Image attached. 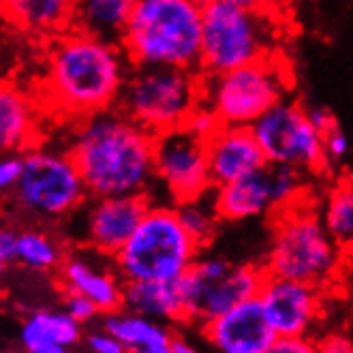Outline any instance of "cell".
<instances>
[{
    "label": "cell",
    "instance_id": "34",
    "mask_svg": "<svg viewBox=\"0 0 353 353\" xmlns=\"http://www.w3.org/2000/svg\"><path fill=\"white\" fill-rule=\"evenodd\" d=\"M17 240H19V232L15 227H5L0 232V263H3L5 270L17 263Z\"/></svg>",
    "mask_w": 353,
    "mask_h": 353
},
{
    "label": "cell",
    "instance_id": "37",
    "mask_svg": "<svg viewBox=\"0 0 353 353\" xmlns=\"http://www.w3.org/2000/svg\"><path fill=\"white\" fill-rule=\"evenodd\" d=\"M203 3H221V5H232L242 9H268L270 0H203Z\"/></svg>",
    "mask_w": 353,
    "mask_h": 353
},
{
    "label": "cell",
    "instance_id": "29",
    "mask_svg": "<svg viewBox=\"0 0 353 353\" xmlns=\"http://www.w3.org/2000/svg\"><path fill=\"white\" fill-rule=\"evenodd\" d=\"M62 294H65V298H62V308H65L67 313L81 325L90 323L92 319H97L101 315V308L90 298L81 296V294H73V292H62Z\"/></svg>",
    "mask_w": 353,
    "mask_h": 353
},
{
    "label": "cell",
    "instance_id": "26",
    "mask_svg": "<svg viewBox=\"0 0 353 353\" xmlns=\"http://www.w3.org/2000/svg\"><path fill=\"white\" fill-rule=\"evenodd\" d=\"M321 219L339 244H353V182L341 180L330 189Z\"/></svg>",
    "mask_w": 353,
    "mask_h": 353
},
{
    "label": "cell",
    "instance_id": "35",
    "mask_svg": "<svg viewBox=\"0 0 353 353\" xmlns=\"http://www.w3.org/2000/svg\"><path fill=\"white\" fill-rule=\"evenodd\" d=\"M319 353H353V343L341 334L325 336L323 341L317 343Z\"/></svg>",
    "mask_w": 353,
    "mask_h": 353
},
{
    "label": "cell",
    "instance_id": "3",
    "mask_svg": "<svg viewBox=\"0 0 353 353\" xmlns=\"http://www.w3.org/2000/svg\"><path fill=\"white\" fill-rule=\"evenodd\" d=\"M203 0H133L120 46L133 67L199 71Z\"/></svg>",
    "mask_w": 353,
    "mask_h": 353
},
{
    "label": "cell",
    "instance_id": "39",
    "mask_svg": "<svg viewBox=\"0 0 353 353\" xmlns=\"http://www.w3.org/2000/svg\"><path fill=\"white\" fill-rule=\"evenodd\" d=\"M3 353H17V351H3Z\"/></svg>",
    "mask_w": 353,
    "mask_h": 353
},
{
    "label": "cell",
    "instance_id": "32",
    "mask_svg": "<svg viewBox=\"0 0 353 353\" xmlns=\"http://www.w3.org/2000/svg\"><path fill=\"white\" fill-rule=\"evenodd\" d=\"M323 143H325V159H327V165L332 163H341L347 152H349V139L347 135L343 133V129L336 127L330 129L325 135H323Z\"/></svg>",
    "mask_w": 353,
    "mask_h": 353
},
{
    "label": "cell",
    "instance_id": "21",
    "mask_svg": "<svg viewBox=\"0 0 353 353\" xmlns=\"http://www.w3.org/2000/svg\"><path fill=\"white\" fill-rule=\"evenodd\" d=\"M77 0H3L7 24L26 37L54 39L75 24Z\"/></svg>",
    "mask_w": 353,
    "mask_h": 353
},
{
    "label": "cell",
    "instance_id": "7",
    "mask_svg": "<svg viewBox=\"0 0 353 353\" xmlns=\"http://www.w3.org/2000/svg\"><path fill=\"white\" fill-rule=\"evenodd\" d=\"M268 15V9L205 3L199 71L221 75L274 56V28Z\"/></svg>",
    "mask_w": 353,
    "mask_h": 353
},
{
    "label": "cell",
    "instance_id": "5",
    "mask_svg": "<svg viewBox=\"0 0 353 353\" xmlns=\"http://www.w3.org/2000/svg\"><path fill=\"white\" fill-rule=\"evenodd\" d=\"M201 246L180 223L176 205H150L135 234L114 257L122 283L180 281L199 259Z\"/></svg>",
    "mask_w": 353,
    "mask_h": 353
},
{
    "label": "cell",
    "instance_id": "24",
    "mask_svg": "<svg viewBox=\"0 0 353 353\" xmlns=\"http://www.w3.org/2000/svg\"><path fill=\"white\" fill-rule=\"evenodd\" d=\"M131 11L133 0H77L73 26L120 43Z\"/></svg>",
    "mask_w": 353,
    "mask_h": 353
},
{
    "label": "cell",
    "instance_id": "14",
    "mask_svg": "<svg viewBox=\"0 0 353 353\" xmlns=\"http://www.w3.org/2000/svg\"><path fill=\"white\" fill-rule=\"evenodd\" d=\"M259 300L279 336H308L319 310V285L268 274Z\"/></svg>",
    "mask_w": 353,
    "mask_h": 353
},
{
    "label": "cell",
    "instance_id": "6",
    "mask_svg": "<svg viewBox=\"0 0 353 353\" xmlns=\"http://www.w3.org/2000/svg\"><path fill=\"white\" fill-rule=\"evenodd\" d=\"M201 103V71L180 67H133L116 108L159 137L182 129Z\"/></svg>",
    "mask_w": 353,
    "mask_h": 353
},
{
    "label": "cell",
    "instance_id": "8",
    "mask_svg": "<svg viewBox=\"0 0 353 353\" xmlns=\"http://www.w3.org/2000/svg\"><path fill=\"white\" fill-rule=\"evenodd\" d=\"M90 197L73 157L65 148L34 146L24 152V174L9 193V201L34 219L58 221L79 208Z\"/></svg>",
    "mask_w": 353,
    "mask_h": 353
},
{
    "label": "cell",
    "instance_id": "16",
    "mask_svg": "<svg viewBox=\"0 0 353 353\" xmlns=\"http://www.w3.org/2000/svg\"><path fill=\"white\" fill-rule=\"evenodd\" d=\"M205 148L214 186L238 180L268 163L251 127L221 124L219 131L205 139Z\"/></svg>",
    "mask_w": 353,
    "mask_h": 353
},
{
    "label": "cell",
    "instance_id": "27",
    "mask_svg": "<svg viewBox=\"0 0 353 353\" xmlns=\"http://www.w3.org/2000/svg\"><path fill=\"white\" fill-rule=\"evenodd\" d=\"M180 223L184 225V230L191 234V238L199 244L205 246L212 240L214 232H216V223L221 221L214 201H212V193L199 197V199H191L176 205Z\"/></svg>",
    "mask_w": 353,
    "mask_h": 353
},
{
    "label": "cell",
    "instance_id": "4",
    "mask_svg": "<svg viewBox=\"0 0 353 353\" xmlns=\"http://www.w3.org/2000/svg\"><path fill=\"white\" fill-rule=\"evenodd\" d=\"M272 216L268 274L313 285H323L336 276L345 246L332 238L317 210L298 201L281 208Z\"/></svg>",
    "mask_w": 353,
    "mask_h": 353
},
{
    "label": "cell",
    "instance_id": "13",
    "mask_svg": "<svg viewBox=\"0 0 353 353\" xmlns=\"http://www.w3.org/2000/svg\"><path fill=\"white\" fill-rule=\"evenodd\" d=\"M150 195L92 197L81 216V244L88 251L114 259L150 210Z\"/></svg>",
    "mask_w": 353,
    "mask_h": 353
},
{
    "label": "cell",
    "instance_id": "20",
    "mask_svg": "<svg viewBox=\"0 0 353 353\" xmlns=\"http://www.w3.org/2000/svg\"><path fill=\"white\" fill-rule=\"evenodd\" d=\"M81 336V323L65 308L30 310L17 332L22 353H71Z\"/></svg>",
    "mask_w": 353,
    "mask_h": 353
},
{
    "label": "cell",
    "instance_id": "9",
    "mask_svg": "<svg viewBox=\"0 0 353 353\" xmlns=\"http://www.w3.org/2000/svg\"><path fill=\"white\" fill-rule=\"evenodd\" d=\"M287 69L276 56L221 75H203V103L223 124L234 127H253L268 110L287 99Z\"/></svg>",
    "mask_w": 353,
    "mask_h": 353
},
{
    "label": "cell",
    "instance_id": "18",
    "mask_svg": "<svg viewBox=\"0 0 353 353\" xmlns=\"http://www.w3.org/2000/svg\"><path fill=\"white\" fill-rule=\"evenodd\" d=\"M43 112L37 97L5 81L0 90V148L5 152H26L39 146V116Z\"/></svg>",
    "mask_w": 353,
    "mask_h": 353
},
{
    "label": "cell",
    "instance_id": "11",
    "mask_svg": "<svg viewBox=\"0 0 353 353\" xmlns=\"http://www.w3.org/2000/svg\"><path fill=\"white\" fill-rule=\"evenodd\" d=\"M251 129L268 163L294 165L302 172H321L327 165L323 133L310 122L308 110L298 101L283 99Z\"/></svg>",
    "mask_w": 353,
    "mask_h": 353
},
{
    "label": "cell",
    "instance_id": "23",
    "mask_svg": "<svg viewBox=\"0 0 353 353\" xmlns=\"http://www.w3.org/2000/svg\"><path fill=\"white\" fill-rule=\"evenodd\" d=\"M103 327L122 341L129 353H143L148 349L170 345L172 334L168 327H163L159 321L148 319L143 315L131 313V310H114L103 317Z\"/></svg>",
    "mask_w": 353,
    "mask_h": 353
},
{
    "label": "cell",
    "instance_id": "19",
    "mask_svg": "<svg viewBox=\"0 0 353 353\" xmlns=\"http://www.w3.org/2000/svg\"><path fill=\"white\" fill-rule=\"evenodd\" d=\"M60 283L62 292H73L90 298L103 315L114 313L122 308L124 283L118 272H110L108 268L97 265L86 255H67L60 265Z\"/></svg>",
    "mask_w": 353,
    "mask_h": 353
},
{
    "label": "cell",
    "instance_id": "33",
    "mask_svg": "<svg viewBox=\"0 0 353 353\" xmlns=\"http://www.w3.org/2000/svg\"><path fill=\"white\" fill-rule=\"evenodd\" d=\"M268 353H319V349L308 336H279Z\"/></svg>",
    "mask_w": 353,
    "mask_h": 353
},
{
    "label": "cell",
    "instance_id": "31",
    "mask_svg": "<svg viewBox=\"0 0 353 353\" xmlns=\"http://www.w3.org/2000/svg\"><path fill=\"white\" fill-rule=\"evenodd\" d=\"M86 347L90 353H129V349L122 345V341H118L105 327L88 332Z\"/></svg>",
    "mask_w": 353,
    "mask_h": 353
},
{
    "label": "cell",
    "instance_id": "12",
    "mask_svg": "<svg viewBox=\"0 0 353 353\" xmlns=\"http://www.w3.org/2000/svg\"><path fill=\"white\" fill-rule=\"evenodd\" d=\"M154 182L163 186L174 205L210 195L216 186L205 139L184 127L159 135L154 143Z\"/></svg>",
    "mask_w": 353,
    "mask_h": 353
},
{
    "label": "cell",
    "instance_id": "36",
    "mask_svg": "<svg viewBox=\"0 0 353 353\" xmlns=\"http://www.w3.org/2000/svg\"><path fill=\"white\" fill-rule=\"evenodd\" d=\"M308 118H310V122H313L323 135H325L330 129H334L336 124H339L336 118L332 116L327 110H323V108H310V110H308Z\"/></svg>",
    "mask_w": 353,
    "mask_h": 353
},
{
    "label": "cell",
    "instance_id": "17",
    "mask_svg": "<svg viewBox=\"0 0 353 353\" xmlns=\"http://www.w3.org/2000/svg\"><path fill=\"white\" fill-rule=\"evenodd\" d=\"M212 201L221 221H248L276 212L274 184L270 163L238 180L221 184L212 191Z\"/></svg>",
    "mask_w": 353,
    "mask_h": 353
},
{
    "label": "cell",
    "instance_id": "2",
    "mask_svg": "<svg viewBox=\"0 0 353 353\" xmlns=\"http://www.w3.org/2000/svg\"><path fill=\"white\" fill-rule=\"evenodd\" d=\"M157 137L110 108L71 122L67 150L84 178L90 197L139 195L154 184Z\"/></svg>",
    "mask_w": 353,
    "mask_h": 353
},
{
    "label": "cell",
    "instance_id": "38",
    "mask_svg": "<svg viewBox=\"0 0 353 353\" xmlns=\"http://www.w3.org/2000/svg\"><path fill=\"white\" fill-rule=\"evenodd\" d=\"M172 349L176 353H197V349L186 343L184 339H172Z\"/></svg>",
    "mask_w": 353,
    "mask_h": 353
},
{
    "label": "cell",
    "instance_id": "22",
    "mask_svg": "<svg viewBox=\"0 0 353 353\" xmlns=\"http://www.w3.org/2000/svg\"><path fill=\"white\" fill-rule=\"evenodd\" d=\"M122 308L154 321H184V300L178 281L124 283Z\"/></svg>",
    "mask_w": 353,
    "mask_h": 353
},
{
    "label": "cell",
    "instance_id": "15",
    "mask_svg": "<svg viewBox=\"0 0 353 353\" xmlns=\"http://www.w3.org/2000/svg\"><path fill=\"white\" fill-rule=\"evenodd\" d=\"M203 334L221 353H268L279 339L259 296L205 323Z\"/></svg>",
    "mask_w": 353,
    "mask_h": 353
},
{
    "label": "cell",
    "instance_id": "28",
    "mask_svg": "<svg viewBox=\"0 0 353 353\" xmlns=\"http://www.w3.org/2000/svg\"><path fill=\"white\" fill-rule=\"evenodd\" d=\"M221 118L216 116V112L210 108V105H205V103H201V105L189 116V120H186L184 124V129H189L193 135L201 137V139H210L219 127H221Z\"/></svg>",
    "mask_w": 353,
    "mask_h": 353
},
{
    "label": "cell",
    "instance_id": "25",
    "mask_svg": "<svg viewBox=\"0 0 353 353\" xmlns=\"http://www.w3.org/2000/svg\"><path fill=\"white\" fill-rule=\"evenodd\" d=\"M62 261H65V253H62L60 244L54 236H50L43 230H28L19 232L17 240V263L30 270V272H52V270H60Z\"/></svg>",
    "mask_w": 353,
    "mask_h": 353
},
{
    "label": "cell",
    "instance_id": "1",
    "mask_svg": "<svg viewBox=\"0 0 353 353\" xmlns=\"http://www.w3.org/2000/svg\"><path fill=\"white\" fill-rule=\"evenodd\" d=\"M131 69L120 43L73 26L50 41L37 99L43 112L75 122L116 108Z\"/></svg>",
    "mask_w": 353,
    "mask_h": 353
},
{
    "label": "cell",
    "instance_id": "10",
    "mask_svg": "<svg viewBox=\"0 0 353 353\" xmlns=\"http://www.w3.org/2000/svg\"><path fill=\"white\" fill-rule=\"evenodd\" d=\"M268 270L251 263H234L223 257H199L178 283L184 300V321L201 327L244 300L257 298Z\"/></svg>",
    "mask_w": 353,
    "mask_h": 353
},
{
    "label": "cell",
    "instance_id": "30",
    "mask_svg": "<svg viewBox=\"0 0 353 353\" xmlns=\"http://www.w3.org/2000/svg\"><path fill=\"white\" fill-rule=\"evenodd\" d=\"M24 174V152H5L0 161V191L11 193Z\"/></svg>",
    "mask_w": 353,
    "mask_h": 353
}]
</instances>
